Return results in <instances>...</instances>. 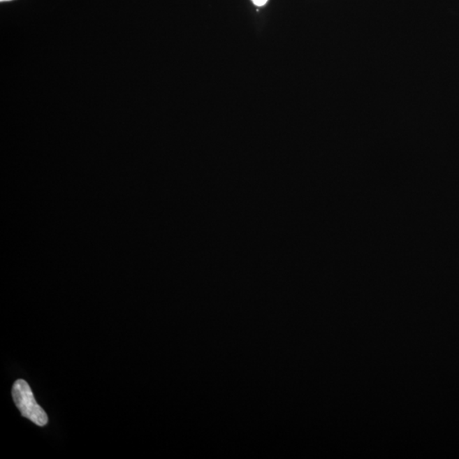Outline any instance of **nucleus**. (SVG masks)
<instances>
[{"label":"nucleus","instance_id":"1","mask_svg":"<svg viewBox=\"0 0 459 459\" xmlns=\"http://www.w3.org/2000/svg\"><path fill=\"white\" fill-rule=\"evenodd\" d=\"M13 398L23 417L29 418L38 426H45L48 423V416L35 400L29 384L25 380L19 379L13 388Z\"/></svg>","mask_w":459,"mask_h":459},{"label":"nucleus","instance_id":"2","mask_svg":"<svg viewBox=\"0 0 459 459\" xmlns=\"http://www.w3.org/2000/svg\"><path fill=\"white\" fill-rule=\"evenodd\" d=\"M255 6H265L268 3V0H252Z\"/></svg>","mask_w":459,"mask_h":459},{"label":"nucleus","instance_id":"3","mask_svg":"<svg viewBox=\"0 0 459 459\" xmlns=\"http://www.w3.org/2000/svg\"><path fill=\"white\" fill-rule=\"evenodd\" d=\"M1 2L10 1V0H0Z\"/></svg>","mask_w":459,"mask_h":459}]
</instances>
